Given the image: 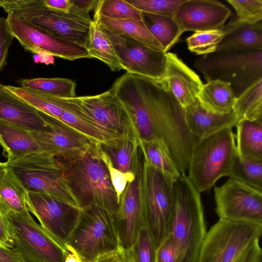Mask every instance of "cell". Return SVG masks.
I'll use <instances>...</instances> for the list:
<instances>
[{
    "mask_svg": "<svg viewBox=\"0 0 262 262\" xmlns=\"http://www.w3.org/2000/svg\"><path fill=\"white\" fill-rule=\"evenodd\" d=\"M165 73L163 78L181 106L185 108L194 103L203 84L198 75L178 56L167 52Z\"/></svg>",
    "mask_w": 262,
    "mask_h": 262,
    "instance_id": "ffe728a7",
    "label": "cell"
},
{
    "mask_svg": "<svg viewBox=\"0 0 262 262\" xmlns=\"http://www.w3.org/2000/svg\"><path fill=\"white\" fill-rule=\"evenodd\" d=\"M9 235L7 224L3 214L0 211V244L8 247Z\"/></svg>",
    "mask_w": 262,
    "mask_h": 262,
    "instance_id": "816d5d0a",
    "label": "cell"
},
{
    "mask_svg": "<svg viewBox=\"0 0 262 262\" xmlns=\"http://www.w3.org/2000/svg\"><path fill=\"white\" fill-rule=\"evenodd\" d=\"M14 38L6 18L0 17V72L8 64L9 48Z\"/></svg>",
    "mask_w": 262,
    "mask_h": 262,
    "instance_id": "ee69618b",
    "label": "cell"
},
{
    "mask_svg": "<svg viewBox=\"0 0 262 262\" xmlns=\"http://www.w3.org/2000/svg\"><path fill=\"white\" fill-rule=\"evenodd\" d=\"M50 97L64 110L58 120L86 136L94 144L109 146L123 137L105 130L87 118L68 98Z\"/></svg>",
    "mask_w": 262,
    "mask_h": 262,
    "instance_id": "603a6c76",
    "label": "cell"
},
{
    "mask_svg": "<svg viewBox=\"0 0 262 262\" xmlns=\"http://www.w3.org/2000/svg\"><path fill=\"white\" fill-rule=\"evenodd\" d=\"M100 26L112 42L122 69L126 73L156 80L164 77L166 63L165 53Z\"/></svg>",
    "mask_w": 262,
    "mask_h": 262,
    "instance_id": "5bb4252c",
    "label": "cell"
},
{
    "mask_svg": "<svg viewBox=\"0 0 262 262\" xmlns=\"http://www.w3.org/2000/svg\"><path fill=\"white\" fill-rule=\"evenodd\" d=\"M45 4L48 7L63 12H70L71 0H43Z\"/></svg>",
    "mask_w": 262,
    "mask_h": 262,
    "instance_id": "681fc988",
    "label": "cell"
},
{
    "mask_svg": "<svg viewBox=\"0 0 262 262\" xmlns=\"http://www.w3.org/2000/svg\"><path fill=\"white\" fill-rule=\"evenodd\" d=\"M236 12L237 21L253 24L262 20L261 0H227Z\"/></svg>",
    "mask_w": 262,
    "mask_h": 262,
    "instance_id": "b9f144b4",
    "label": "cell"
},
{
    "mask_svg": "<svg viewBox=\"0 0 262 262\" xmlns=\"http://www.w3.org/2000/svg\"><path fill=\"white\" fill-rule=\"evenodd\" d=\"M142 13L173 17L185 0H125Z\"/></svg>",
    "mask_w": 262,
    "mask_h": 262,
    "instance_id": "60d3db41",
    "label": "cell"
},
{
    "mask_svg": "<svg viewBox=\"0 0 262 262\" xmlns=\"http://www.w3.org/2000/svg\"><path fill=\"white\" fill-rule=\"evenodd\" d=\"M99 149L100 158L107 168L112 184L120 202L121 195L127 185L134 181L137 175L132 173L123 172L115 168L110 157L102 148L100 145H99Z\"/></svg>",
    "mask_w": 262,
    "mask_h": 262,
    "instance_id": "7bdbcfd3",
    "label": "cell"
},
{
    "mask_svg": "<svg viewBox=\"0 0 262 262\" xmlns=\"http://www.w3.org/2000/svg\"><path fill=\"white\" fill-rule=\"evenodd\" d=\"M97 0H71L70 11L78 14L90 17L89 12L94 9Z\"/></svg>",
    "mask_w": 262,
    "mask_h": 262,
    "instance_id": "7dc6e473",
    "label": "cell"
},
{
    "mask_svg": "<svg viewBox=\"0 0 262 262\" xmlns=\"http://www.w3.org/2000/svg\"><path fill=\"white\" fill-rule=\"evenodd\" d=\"M7 162H0V179L5 169L7 167Z\"/></svg>",
    "mask_w": 262,
    "mask_h": 262,
    "instance_id": "db71d44e",
    "label": "cell"
},
{
    "mask_svg": "<svg viewBox=\"0 0 262 262\" xmlns=\"http://www.w3.org/2000/svg\"><path fill=\"white\" fill-rule=\"evenodd\" d=\"M27 191L8 166L0 179V211L28 215L30 214L26 202Z\"/></svg>",
    "mask_w": 262,
    "mask_h": 262,
    "instance_id": "f1b7e54d",
    "label": "cell"
},
{
    "mask_svg": "<svg viewBox=\"0 0 262 262\" xmlns=\"http://www.w3.org/2000/svg\"><path fill=\"white\" fill-rule=\"evenodd\" d=\"M0 119L30 132H38L47 125L40 111L5 88L0 82Z\"/></svg>",
    "mask_w": 262,
    "mask_h": 262,
    "instance_id": "44dd1931",
    "label": "cell"
},
{
    "mask_svg": "<svg viewBox=\"0 0 262 262\" xmlns=\"http://www.w3.org/2000/svg\"><path fill=\"white\" fill-rule=\"evenodd\" d=\"M238 118L262 123V79H260L236 98L233 107Z\"/></svg>",
    "mask_w": 262,
    "mask_h": 262,
    "instance_id": "e575fe53",
    "label": "cell"
},
{
    "mask_svg": "<svg viewBox=\"0 0 262 262\" xmlns=\"http://www.w3.org/2000/svg\"><path fill=\"white\" fill-rule=\"evenodd\" d=\"M95 262H127L123 250L103 255Z\"/></svg>",
    "mask_w": 262,
    "mask_h": 262,
    "instance_id": "f907efd6",
    "label": "cell"
},
{
    "mask_svg": "<svg viewBox=\"0 0 262 262\" xmlns=\"http://www.w3.org/2000/svg\"><path fill=\"white\" fill-rule=\"evenodd\" d=\"M6 18L12 35L26 50L71 61L90 58L84 47L57 36L11 14H7Z\"/></svg>",
    "mask_w": 262,
    "mask_h": 262,
    "instance_id": "4fadbf2b",
    "label": "cell"
},
{
    "mask_svg": "<svg viewBox=\"0 0 262 262\" xmlns=\"http://www.w3.org/2000/svg\"><path fill=\"white\" fill-rule=\"evenodd\" d=\"M150 123L155 141L161 142L181 174H187L196 140L190 133L185 109L163 79L156 80L129 74Z\"/></svg>",
    "mask_w": 262,
    "mask_h": 262,
    "instance_id": "6da1fadb",
    "label": "cell"
},
{
    "mask_svg": "<svg viewBox=\"0 0 262 262\" xmlns=\"http://www.w3.org/2000/svg\"><path fill=\"white\" fill-rule=\"evenodd\" d=\"M28 210L53 239L66 248L79 219L80 209L52 196L26 192Z\"/></svg>",
    "mask_w": 262,
    "mask_h": 262,
    "instance_id": "9a60e30c",
    "label": "cell"
},
{
    "mask_svg": "<svg viewBox=\"0 0 262 262\" xmlns=\"http://www.w3.org/2000/svg\"><path fill=\"white\" fill-rule=\"evenodd\" d=\"M201 193L187 175L173 185L170 235L178 250L177 262H196L207 233Z\"/></svg>",
    "mask_w": 262,
    "mask_h": 262,
    "instance_id": "3957f363",
    "label": "cell"
},
{
    "mask_svg": "<svg viewBox=\"0 0 262 262\" xmlns=\"http://www.w3.org/2000/svg\"><path fill=\"white\" fill-rule=\"evenodd\" d=\"M235 127L237 156L242 159L262 162V123L242 120Z\"/></svg>",
    "mask_w": 262,
    "mask_h": 262,
    "instance_id": "83f0119b",
    "label": "cell"
},
{
    "mask_svg": "<svg viewBox=\"0 0 262 262\" xmlns=\"http://www.w3.org/2000/svg\"><path fill=\"white\" fill-rule=\"evenodd\" d=\"M83 262H95L122 248L114 215L96 205L80 210L77 223L67 243Z\"/></svg>",
    "mask_w": 262,
    "mask_h": 262,
    "instance_id": "ba28073f",
    "label": "cell"
},
{
    "mask_svg": "<svg viewBox=\"0 0 262 262\" xmlns=\"http://www.w3.org/2000/svg\"><path fill=\"white\" fill-rule=\"evenodd\" d=\"M20 87L46 95L71 98L76 97V83L72 80L62 78H36L22 79Z\"/></svg>",
    "mask_w": 262,
    "mask_h": 262,
    "instance_id": "1f68e13d",
    "label": "cell"
},
{
    "mask_svg": "<svg viewBox=\"0 0 262 262\" xmlns=\"http://www.w3.org/2000/svg\"><path fill=\"white\" fill-rule=\"evenodd\" d=\"M59 160L63 174L81 209L96 205L116 214L119 202L107 168L100 158L99 145L94 144L77 155Z\"/></svg>",
    "mask_w": 262,
    "mask_h": 262,
    "instance_id": "7a4b0ae2",
    "label": "cell"
},
{
    "mask_svg": "<svg viewBox=\"0 0 262 262\" xmlns=\"http://www.w3.org/2000/svg\"><path fill=\"white\" fill-rule=\"evenodd\" d=\"M214 194L219 219L262 224V191L229 178Z\"/></svg>",
    "mask_w": 262,
    "mask_h": 262,
    "instance_id": "7c38bea8",
    "label": "cell"
},
{
    "mask_svg": "<svg viewBox=\"0 0 262 262\" xmlns=\"http://www.w3.org/2000/svg\"><path fill=\"white\" fill-rule=\"evenodd\" d=\"M259 240L256 239L249 245L234 262H262V250Z\"/></svg>",
    "mask_w": 262,
    "mask_h": 262,
    "instance_id": "bcb514c9",
    "label": "cell"
},
{
    "mask_svg": "<svg viewBox=\"0 0 262 262\" xmlns=\"http://www.w3.org/2000/svg\"><path fill=\"white\" fill-rule=\"evenodd\" d=\"M6 162L27 191L48 195L81 209L59 159L40 152Z\"/></svg>",
    "mask_w": 262,
    "mask_h": 262,
    "instance_id": "5b68a950",
    "label": "cell"
},
{
    "mask_svg": "<svg viewBox=\"0 0 262 262\" xmlns=\"http://www.w3.org/2000/svg\"><path fill=\"white\" fill-rule=\"evenodd\" d=\"M9 235L8 247L24 262H64L68 250L37 223L30 214L2 213Z\"/></svg>",
    "mask_w": 262,
    "mask_h": 262,
    "instance_id": "30bf717a",
    "label": "cell"
},
{
    "mask_svg": "<svg viewBox=\"0 0 262 262\" xmlns=\"http://www.w3.org/2000/svg\"><path fill=\"white\" fill-rule=\"evenodd\" d=\"M134 262H156V247L152 237L145 227L139 230L131 248Z\"/></svg>",
    "mask_w": 262,
    "mask_h": 262,
    "instance_id": "ab89813d",
    "label": "cell"
},
{
    "mask_svg": "<svg viewBox=\"0 0 262 262\" xmlns=\"http://www.w3.org/2000/svg\"><path fill=\"white\" fill-rule=\"evenodd\" d=\"M143 20L150 32L161 45L165 53L178 41L181 35L172 17L142 13Z\"/></svg>",
    "mask_w": 262,
    "mask_h": 262,
    "instance_id": "d6a6232c",
    "label": "cell"
},
{
    "mask_svg": "<svg viewBox=\"0 0 262 262\" xmlns=\"http://www.w3.org/2000/svg\"><path fill=\"white\" fill-rule=\"evenodd\" d=\"M222 28L225 35L216 51L262 50V20L250 24L234 18Z\"/></svg>",
    "mask_w": 262,
    "mask_h": 262,
    "instance_id": "cb8c5ba5",
    "label": "cell"
},
{
    "mask_svg": "<svg viewBox=\"0 0 262 262\" xmlns=\"http://www.w3.org/2000/svg\"><path fill=\"white\" fill-rule=\"evenodd\" d=\"M95 16L115 19L142 20V13L125 0H97L94 8Z\"/></svg>",
    "mask_w": 262,
    "mask_h": 262,
    "instance_id": "d590c367",
    "label": "cell"
},
{
    "mask_svg": "<svg viewBox=\"0 0 262 262\" xmlns=\"http://www.w3.org/2000/svg\"><path fill=\"white\" fill-rule=\"evenodd\" d=\"M184 109L188 129L197 142L224 129L233 128L238 122L233 111L224 115L213 113L202 108L198 99Z\"/></svg>",
    "mask_w": 262,
    "mask_h": 262,
    "instance_id": "7402d4cb",
    "label": "cell"
},
{
    "mask_svg": "<svg viewBox=\"0 0 262 262\" xmlns=\"http://www.w3.org/2000/svg\"><path fill=\"white\" fill-rule=\"evenodd\" d=\"M86 49L90 58L105 63L112 71L122 69L112 42L96 21L90 24Z\"/></svg>",
    "mask_w": 262,
    "mask_h": 262,
    "instance_id": "4dcf8cb0",
    "label": "cell"
},
{
    "mask_svg": "<svg viewBox=\"0 0 262 262\" xmlns=\"http://www.w3.org/2000/svg\"><path fill=\"white\" fill-rule=\"evenodd\" d=\"M261 234V224L219 219L207 231L196 262H234Z\"/></svg>",
    "mask_w": 262,
    "mask_h": 262,
    "instance_id": "8fae6325",
    "label": "cell"
},
{
    "mask_svg": "<svg viewBox=\"0 0 262 262\" xmlns=\"http://www.w3.org/2000/svg\"><path fill=\"white\" fill-rule=\"evenodd\" d=\"M237 156L232 128L198 142L192 151L187 176L200 192L209 190L223 177H228Z\"/></svg>",
    "mask_w": 262,
    "mask_h": 262,
    "instance_id": "277c9868",
    "label": "cell"
},
{
    "mask_svg": "<svg viewBox=\"0 0 262 262\" xmlns=\"http://www.w3.org/2000/svg\"><path fill=\"white\" fill-rule=\"evenodd\" d=\"M0 262H24L12 249L0 244Z\"/></svg>",
    "mask_w": 262,
    "mask_h": 262,
    "instance_id": "c3c4849f",
    "label": "cell"
},
{
    "mask_svg": "<svg viewBox=\"0 0 262 262\" xmlns=\"http://www.w3.org/2000/svg\"><path fill=\"white\" fill-rule=\"evenodd\" d=\"M231 11L221 2L214 0H185L175 12L173 18L181 35L218 29L225 25Z\"/></svg>",
    "mask_w": 262,
    "mask_h": 262,
    "instance_id": "ac0fdd59",
    "label": "cell"
},
{
    "mask_svg": "<svg viewBox=\"0 0 262 262\" xmlns=\"http://www.w3.org/2000/svg\"><path fill=\"white\" fill-rule=\"evenodd\" d=\"M225 35L222 27L218 29L200 31L186 38L188 49L197 55H205L216 51Z\"/></svg>",
    "mask_w": 262,
    "mask_h": 262,
    "instance_id": "f35d334b",
    "label": "cell"
},
{
    "mask_svg": "<svg viewBox=\"0 0 262 262\" xmlns=\"http://www.w3.org/2000/svg\"><path fill=\"white\" fill-rule=\"evenodd\" d=\"M1 7L11 14L52 34L86 48L91 17L47 7L43 0H1Z\"/></svg>",
    "mask_w": 262,
    "mask_h": 262,
    "instance_id": "52a82bcc",
    "label": "cell"
},
{
    "mask_svg": "<svg viewBox=\"0 0 262 262\" xmlns=\"http://www.w3.org/2000/svg\"><path fill=\"white\" fill-rule=\"evenodd\" d=\"M6 89L37 110L59 119L64 110L48 96L20 86L5 85Z\"/></svg>",
    "mask_w": 262,
    "mask_h": 262,
    "instance_id": "74e56055",
    "label": "cell"
},
{
    "mask_svg": "<svg viewBox=\"0 0 262 262\" xmlns=\"http://www.w3.org/2000/svg\"><path fill=\"white\" fill-rule=\"evenodd\" d=\"M139 139L137 133H128L113 145L100 146L115 168L123 172L138 175L143 162V158L142 160L139 158Z\"/></svg>",
    "mask_w": 262,
    "mask_h": 262,
    "instance_id": "484cf974",
    "label": "cell"
},
{
    "mask_svg": "<svg viewBox=\"0 0 262 262\" xmlns=\"http://www.w3.org/2000/svg\"><path fill=\"white\" fill-rule=\"evenodd\" d=\"M141 170L136 179L127 185L121 195L118 211L114 215L121 246L124 250L132 248L139 230L145 226Z\"/></svg>",
    "mask_w": 262,
    "mask_h": 262,
    "instance_id": "d6986e66",
    "label": "cell"
},
{
    "mask_svg": "<svg viewBox=\"0 0 262 262\" xmlns=\"http://www.w3.org/2000/svg\"><path fill=\"white\" fill-rule=\"evenodd\" d=\"M1 0H0V7H1Z\"/></svg>",
    "mask_w": 262,
    "mask_h": 262,
    "instance_id": "11a10c76",
    "label": "cell"
},
{
    "mask_svg": "<svg viewBox=\"0 0 262 262\" xmlns=\"http://www.w3.org/2000/svg\"><path fill=\"white\" fill-rule=\"evenodd\" d=\"M0 144L7 161L43 152L31 132L1 119Z\"/></svg>",
    "mask_w": 262,
    "mask_h": 262,
    "instance_id": "d4e9b609",
    "label": "cell"
},
{
    "mask_svg": "<svg viewBox=\"0 0 262 262\" xmlns=\"http://www.w3.org/2000/svg\"><path fill=\"white\" fill-rule=\"evenodd\" d=\"M46 126L31 132L43 152L59 159L77 155L94 144L88 138L58 119L40 111Z\"/></svg>",
    "mask_w": 262,
    "mask_h": 262,
    "instance_id": "e0dca14e",
    "label": "cell"
},
{
    "mask_svg": "<svg viewBox=\"0 0 262 262\" xmlns=\"http://www.w3.org/2000/svg\"><path fill=\"white\" fill-rule=\"evenodd\" d=\"M236 98L230 83L218 80L203 84L197 96L202 108L222 115L233 111Z\"/></svg>",
    "mask_w": 262,
    "mask_h": 262,
    "instance_id": "4316f807",
    "label": "cell"
},
{
    "mask_svg": "<svg viewBox=\"0 0 262 262\" xmlns=\"http://www.w3.org/2000/svg\"><path fill=\"white\" fill-rule=\"evenodd\" d=\"M68 250L64 262H83L78 253L70 246L66 245Z\"/></svg>",
    "mask_w": 262,
    "mask_h": 262,
    "instance_id": "f5cc1de1",
    "label": "cell"
},
{
    "mask_svg": "<svg viewBox=\"0 0 262 262\" xmlns=\"http://www.w3.org/2000/svg\"><path fill=\"white\" fill-rule=\"evenodd\" d=\"M193 66L207 81L230 83L237 98L262 79V50L216 51L198 58Z\"/></svg>",
    "mask_w": 262,
    "mask_h": 262,
    "instance_id": "8992f818",
    "label": "cell"
},
{
    "mask_svg": "<svg viewBox=\"0 0 262 262\" xmlns=\"http://www.w3.org/2000/svg\"><path fill=\"white\" fill-rule=\"evenodd\" d=\"M93 20L117 33L130 37L154 50L164 53L163 48L150 32L143 20L115 19L95 16Z\"/></svg>",
    "mask_w": 262,
    "mask_h": 262,
    "instance_id": "f546056e",
    "label": "cell"
},
{
    "mask_svg": "<svg viewBox=\"0 0 262 262\" xmlns=\"http://www.w3.org/2000/svg\"><path fill=\"white\" fill-rule=\"evenodd\" d=\"M140 177L145 227L157 248L170 234L176 180L152 167L143 158Z\"/></svg>",
    "mask_w": 262,
    "mask_h": 262,
    "instance_id": "9c48e42d",
    "label": "cell"
},
{
    "mask_svg": "<svg viewBox=\"0 0 262 262\" xmlns=\"http://www.w3.org/2000/svg\"><path fill=\"white\" fill-rule=\"evenodd\" d=\"M139 148L144 160L152 167L174 180L181 175L167 151L159 141L139 139Z\"/></svg>",
    "mask_w": 262,
    "mask_h": 262,
    "instance_id": "836d02e7",
    "label": "cell"
},
{
    "mask_svg": "<svg viewBox=\"0 0 262 262\" xmlns=\"http://www.w3.org/2000/svg\"><path fill=\"white\" fill-rule=\"evenodd\" d=\"M228 177L262 191V162L242 159L237 155Z\"/></svg>",
    "mask_w": 262,
    "mask_h": 262,
    "instance_id": "8d00e7d4",
    "label": "cell"
},
{
    "mask_svg": "<svg viewBox=\"0 0 262 262\" xmlns=\"http://www.w3.org/2000/svg\"><path fill=\"white\" fill-rule=\"evenodd\" d=\"M69 99L83 115L112 134L138 133L127 111L110 89L94 96Z\"/></svg>",
    "mask_w": 262,
    "mask_h": 262,
    "instance_id": "2e32d148",
    "label": "cell"
},
{
    "mask_svg": "<svg viewBox=\"0 0 262 262\" xmlns=\"http://www.w3.org/2000/svg\"><path fill=\"white\" fill-rule=\"evenodd\" d=\"M177 248L170 234L157 247L156 262H177Z\"/></svg>",
    "mask_w": 262,
    "mask_h": 262,
    "instance_id": "f6af8a7d",
    "label": "cell"
}]
</instances>
